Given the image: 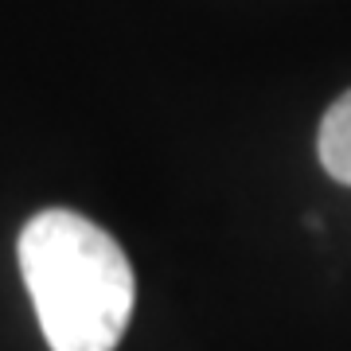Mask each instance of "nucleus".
Instances as JSON below:
<instances>
[{
    "instance_id": "nucleus-1",
    "label": "nucleus",
    "mask_w": 351,
    "mask_h": 351,
    "mask_svg": "<svg viewBox=\"0 0 351 351\" xmlns=\"http://www.w3.org/2000/svg\"><path fill=\"white\" fill-rule=\"evenodd\" d=\"M20 274L51 351H113L137 301L125 250L78 211L51 207L16 242Z\"/></svg>"
},
{
    "instance_id": "nucleus-2",
    "label": "nucleus",
    "mask_w": 351,
    "mask_h": 351,
    "mask_svg": "<svg viewBox=\"0 0 351 351\" xmlns=\"http://www.w3.org/2000/svg\"><path fill=\"white\" fill-rule=\"evenodd\" d=\"M316 152H320L324 172L351 188V90L343 98L332 101V110L324 113L320 137H316Z\"/></svg>"
}]
</instances>
